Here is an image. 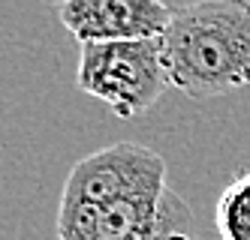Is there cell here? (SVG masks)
<instances>
[{
    "label": "cell",
    "instance_id": "obj_4",
    "mask_svg": "<svg viewBox=\"0 0 250 240\" xmlns=\"http://www.w3.org/2000/svg\"><path fill=\"white\" fill-rule=\"evenodd\" d=\"M175 3L166 0H63L58 15L63 27L87 42L160 39L172 21Z\"/></svg>",
    "mask_w": 250,
    "mask_h": 240
},
{
    "label": "cell",
    "instance_id": "obj_5",
    "mask_svg": "<svg viewBox=\"0 0 250 240\" xmlns=\"http://www.w3.org/2000/svg\"><path fill=\"white\" fill-rule=\"evenodd\" d=\"M214 228L220 240H250V171L226 183L214 210Z\"/></svg>",
    "mask_w": 250,
    "mask_h": 240
},
{
    "label": "cell",
    "instance_id": "obj_2",
    "mask_svg": "<svg viewBox=\"0 0 250 240\" xmlns=\"http://www.w3.org/2000/svg\"><path fill=\"white\" fill-rule=\"evenodd\" d=\"M163 39L166 78L190 99L250 87V3L196 0L175 3Z\"/></svg>",
    "mask_w": 250,
    "mask_h": 240
},
{
    "label": "cell",
    "instance_id": "obj_6",
    "mask_svg": "<svg viewBox=\"0 0 250 240\" xmlns=\"http://www.w3.org/2000/svg\"><path fill=\"white\" fill-rule=\"evenodd\" d=\"M190 240H196V237H190Z\"/></svg>",
    "mask_w": 250,
    "mask_h": 240
},
{
    "label": "cell",
    "instance_id": "obj_3",
    "mask_svg": "<svg viewBox=\"0 0 250 240\" xmlns=\"http://www.w3.org/2000/svg\"><path fill=\"white\" fill-rule=\"evenodd\" d=\"M76 84L100 99L121 120H133L154 108L169 87L163 39L136 42H87L79 48Z\"/></svg>",
    "mask_w": 250,
    "mask_h": 240
},
{
    "label": "cell",
    "instance_id": "obj_1",
    "mask_svg": "<svg viewBox=\"0 0 250 240\" xmlns=\"http://www.w3.org/2000/svg\"><path fill=\"white\" fill-rule=\"evenodd\" d=\"M190 222L166 159L148 144L100 147L69 168L61 189L58 240H190Z\"/></svg>",
    "mask_w": 250,
    "mask_h": 240
}]
</instances>
